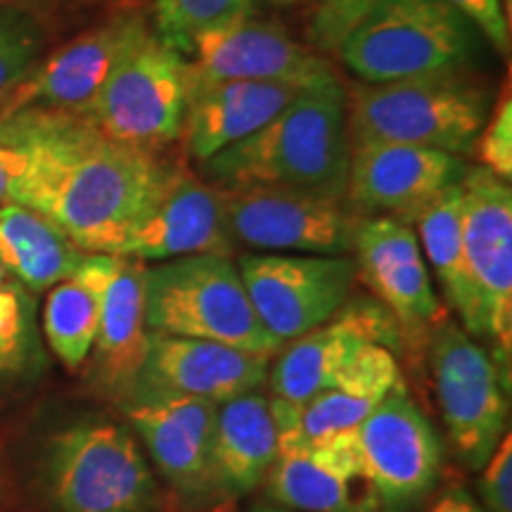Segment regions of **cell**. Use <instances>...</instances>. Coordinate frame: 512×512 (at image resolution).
I'll use <instances>...</instances> for the list:
<instances>
[{"label":"cell","instance_id":"cell-40","mask_svg":"<svg viewBox=\"0 0 512 512\" xmlns=\"http://www.w3.org/2000/svg\"><path fill=\"white\" fill-rule=\"evenodd\" d=\"M8 280H10V275H8V271H5V268H3V266H0V285H3V283H8Z\"/></svg>","mask_w":512,"mask_h":512},{"label":"cell","instance_id":"cell-18","mask_svg":"<svg viewBox=\"0 0 512 512\" xmlns=\"http://www.w3.org/2000/svg\"><path fill=\"white\" fill-rule=\"evenodd\" d=\"M145 29L147 22L138 12L121 10L53 55L41 57L10 95L0 119L22 110L83 114L100 93L121 53Z\"/></svg>","mask_w":512,"mask_h":512},{"label":"cell","instance_id":"cell-28","mask_svg":"<svg viewBox=\"0 0 512 512\" xmlns=\"http://www.w3.org/2000/svg\"><path fill=\"white\" fill-rule=\"evenodd\" d=\"M413 230L418 235L422 254L427 256L425 261H430L437 275L448 306L458 313L465 332L470 335L475 309H472L463 254V185H451L437 200L420 209L413 219Z\"/></svg>","mask_w":512,"mask_h":512},{"label":"cell","instance_id":"cell-4","mask_svg":"<svg viewBox=\"0 0 512 512\" xmlns=\"http://www.w3.org/2000/svg\"><path fill=\"white\" fill-rule=\"evenodd\" d=\"M147 330L275 356L283 344L264 328L230 256L195 254L145 271Z\"/></svg>","mask_w":512,"mask_h":512},{"label":"cell","instance_id":"cell-24","mask_svg":"<svg viewBox=\"0 0 512 512\" xmlns=\"http://www.w3.org/2000/svg\"><path fill=\"white\" fill-rule=\"evenodd\" d=\"M278 460L271 401L259 389L219 403L214 479L219 496H242L264 482Z\"/></svg>","mask_w":512,"mask_h":512},{"label":"cell","instance_id":"cell-37","mask_svg":"<svg viewBox=\"0 0 512 512\" xmlns=\"http://www.w3.org/2000/svg\"><path fill=\"white\" fill-rule=\"evenodd\" d=\"M430 512H482V505L472 498V494H467L465 489L456 486V489L446 491V494L432 505Z\"/></svg>","mask_w":512,"mask_h":512},{"label":"cell","instance_id":"cell-31","mask_svg":"<svg viewBox=\"0 0 512 512\" xmlns=\"http://www.w3.org/2000/svg\"><path fill=\"white\" fill-rule=\"evenodd\" d=\"M34 349V304L27 287L8 280L0 285V382L22 373Z\"/></svg>","mask_w":512,"mask_h":512},{"label":"cell","instance_id":"cell-36","mask_svg":"<svg viewBox=\"0 0 512 512\" xmlns=\"http://www.w3.org/2000/svg\"><path fill=\"white\" fill-rule=\"evenodd\" d=\"M24 166H27V157L22 152L0 143V207L5 202H10L15 183L24 174Z\"/></svg>","mask_w":512,"mask_h":512},{"label":"cell","instance_id":"cell-39","mask_svg":"<svg viewBox=\"0 0 512 512\" xmlns=\"http://www.w3.org/2000/svg\"><path fill=\"white\" fill-rule=\"evenodd\" d=\"M252 512H292L287 508H275V505H256Z\"/></svg>","mask_w":512,"mask_h":512},{"label":"cell","instance_id":"cell-38","mask_svg":"<svg viewBox=\"0 0 512 512\" xmlns=\"http://www.w3.org/2000/svg\"><path fill=\"white\" fill-rule=\"evenodd\" d=\"M266 3L275 5V8H292V5L302 3V0H266Z\"/></svg>","mask_w":512,"mask_h":512},{"label":"cell","instance_id":"cell-29","mask_svg":"<svg viewBox=\"0 0 512 512\" xmlns=\"http://www.w3.org/2000/svg\"><path fill=\"white\" fill-rule=\"evenodd\" d=\"M43 43L46 31L36 12L15 0H0V114L41 60Z\"/></svg>","mask_w":512,"mask_h":512},{"label":"cell","instance_id":"cell-32","mask_svg":"<svg viewBox=\"0 0 512 512\" xmlns=\"http://www.w3.org/2000/svg\"><path fill=\"white\" fill-rule=\"evenodd\" d=\"M384 0H318L309 22V41L313 50L337 53L351 31Z\"/></svg>","mask_w":512,"mask_h":512},{"label":"cell","instance_id":"cell-16","mask_svg":"<svg viewBox=\"0 0 512 512\" xmlns=\"http://www.w3.org/2000/svg\"><path fill=\"white\" fill-rule=\"evenodd\" d=\"M470 164L448 152L415 145H351L347 202L368 216H396L411 223L451 185L463 183Z\"/></svg>","mask_w":512,"mask_h":512},{"label":"cell","instance_id":"cell-34","mask_svg":"<svg viewBox=\"0 0 512 512\" xmlns=\"http://www.w3.org/2000/svg\"><path fill=\"white\" fill-rule=\"evenodd\" d=\"M482 470L484 477L479 482L482 512H512V437L508 432L503 434L501 444Z\"/></svg>","mask_w":512,"mask_h":512},{"label":"cell","instance_id":"cell-26","mask_svg":"<svg viewBox=\"0 0 512 512\" xmlns=\"http://www.w3.org/2000/svg\"><path fill=\"white\" fill-rule=\"evenodd\" d=\"M114 261V254H88L67 280L50 287L43 332L64 368L79 370L88 363Z\"/></svg>","mask_w":512,"mask_h":512},{"label":"cell","instance_id":"cell-20","mask_svg":"<svg viewBox=\"0 0 512 512\" xmlns=\"http://www.w3.org/2000/svg\"><path fill=\"white\" fill-rule=\"evenodd\" d=\"M219 403L183 396L126 401L133 430L162 477L185 496L216 494L214 451Z\"/></svg>","mask_w":512,"mask_h":512},{"label":"cell","instance_id":"cell-8","mask_svg":"<svg viewBox=\"0 0 512 512\" xmlns=\"http://www.w3.org/2000/svg\"><path fill=\"white\" fill-rule=\"evenodd\" d=\"M460 185L465 273L475 309L470 335L494 344L491 356L510 382L512 190L484 166H470Z\"/></svg>","mask_w":512,"mask_h":512},{"label":"cell","instance_id":"cell-1","mask_svg":"<svg viewBox=\"0 0 512 512\" xmlns=\"http://www.w3.org/2000/svg\"><path fill=\"white\" fill-rule=\"evenodd\" d=\"M0 143L27 157L10 202L48 216L86 254L121 256L171 171L155 152L117 143L67 112L3 117Z\"/></svg>","mask_w":512,"mask_h":512},{"label":"cell","instance_id":"cell-17","mask_svg":"<svg viewBox=\"0 0 512 512\" xmlns=\"http://www.w3.org/2000/svg\"><path fill=\"white\" fill-rule=\"evenodd\" d=\"M366 344L394 351L401 328L380 302H347L320 328L292 339L271 370V392L278 399L306 403L337 382Z\"/></svg>","mask_w":512,"mask_h":512},{"label":"cell","instance_id":"cell-9","mask_svg":"<svg viewBox=\"0 0 512 512\" xmlns=\"http://www.w3.org/2000/svg\"><path fill=\"white\" fill-rule=\"evenodd\" d=\"M430 363L453 451L482 470L508 427V387L491 351L456 323L430 332Z\"/></svg>","mask_w":512,"mask_h":512},{"label":"cell","instance_id":"cell-35","mask_svg":"<svg viewBox=\"0 0 512 512\" xmlns=\"http://www.w3.org/2000/svg\"><path fill=\"white\" fill-rule=\"evenodd\" d=\"M453 10L460 12L467 22L494 46L498 53L508 55L510 29L501 0H444Z\"/></svg>","mask_w":512,"mask_h":512},{"label":"cell","instance_id":"cell-22","mask_svg":"<svg viewBox=\"0 0 512 512\" xmlns=\"http://www.w3.org/2000/svg\"><path fill=\"white\" fill-rule=\"evenodd\" d=\"M309 88L313 86L275 81H214L188 72L181 128L185 150L204 164L226 147L254 136Z\"/></svg>","mask_w":512,"mask_h":512},{"label":"cell","instance_id":"cell-30","mask_svg":"<svg viewBox=\"0 0 512 512\" xmlns=\"http://www.w3.org/2000/svg\"><path fill=\"white\" fill-rule=\"evenodd\" d=\"M256 0H155V36L188 57L192 41L202 31L252 15Z\"/></svg>","mask_w":512,"mask_h":512},{"label":"cell","instance_id":"cell-13","mask_svg":"<svg viewBox=\"0 0 512 512\" xmlns=\"http://www.w3.org/2000/svg\"><path fill=\"white\" fill-rule=\"evenodd\" d=\"M351 252L356 278L392 313L401 335L425 339L446 320L411 223L384 214L358 216Z\"/></svg>","mask_w":512,"mask_h":512},{"label":"cell","instance_id":"cell-10","mask_svg":"<svg viewBox=\"0 0 512 512\" xmlns=\"http://www.w3.org/2000/svg\"><path fill=\"white\" fill-rule=\"evenodd\" d=\"M235 245L268 254L347 256L358 214L347 200L278 185L219 188Z\"/></svg>","mask_w":512,"mask_h":512},{"label":"cell","instance_id":"cell-21","mask_svg":"<svg viewBox=\"0 0 512 512\" xmlns=\"http://www.w3.org/2000/svg\"><path fill=\"white\" fill-rule=\"evenodd\" d=\"M399 382L401 373L394 351L380 344H366L337 382L311 401L292 403L278 396L268 399L278 430V456L354 430Z\"/></svg>","mask_w":512,"mask_h":512},{"label":"cell","instance_id":"cell-19","mask_svg":"<svg viewBox=\"0 0 512 512\" xmlns=\"http://www.w3.org/2000/svg\"><path fill=\"white\" fill-rule=\"evenodd\" d=\"M233 247L221 190L181 166H171L155 200L133 226L121 256L159 264L195 254L228 256Z\"/></svg>","mask_w":512,"mask_h":512},{"label":"cell","instance_id":"cell-5","mask_svg":"<svg viewBox=\"0 0 512 512\" xmlns=\"http://www.w3.org/2000/svg\"><path fill=\"white\" fill-rule=\"evenodd\" d=\"M475 48V27L444 0H384L337 53L361 83H389L460 72Z\"/></svg>","mask_w":512,"mask_h":512},{"label":"cell","instance_id":"cell-15","mask_svg":"<svg viewBox=\"0 0 512 512\" xmlns=\"http://www.w3.org/2000/svg\"><path fill=\"white\" fill-rule=\"evenodd\" d=\"M268 366L271 356L150 330L145 361L124 401L183 396L223 403L259 389L268 377Z\"/></svg>","mask_w":512,"mask_h":512},{"label":"cell","instance_id":"cell-2","mask_svg":"<svg viewBox=\"0 0 512 512\" xmlns=\"http://www.w3.org/2000/svg\"><path fill=\"white\" fill-rule=\"evenodd\" d=\"M351 138L339 79L304 91L264 128L204 162L216 188L278 185L347 200Z\"/></svg>","mask_w":512,"mask_h":512},{"label":"cell","instance_id":"cell-14","mask_svg":"<svg viewBox=\"0 0 512 512\" xmlns=\"http://www.w3.org/2000/svg\"><path fill=\"white\" fill-rule=\"evenodd\" d=\"M188 72L200 79L275 81L318 86L337 79L332 64L294 41L283 24L245 15L202 31L192 41Z\"/></svg>","mask_w":512,"mask_h":512},{"label":"cell","instance_id":"cell-12","mask_svg":"<svg viewBox=\"0 0 512 512\" xmlns=\"http://www.w3.org/2000/svg\"><path fill=\"white\" fill-rule=\"evenodd\" d=\"M238 268L256 316L280 344L328 323L356 280L349 256L245 254Z\"/></svg>","mask_w":512,"mask_h":512},{"label":"cell","instance_id":"cell-27","mask_svg":"<svg viewBox=\"0 0 512 512\" xmlns=\"http://www.w3.org/2000/svg\"><path fill=\"white\" fill-rule=\"evenodd\" d=\"M268 501L299 512H380L373 486L318 463L306 448L280 453L266 475Z\"/></svg>","mask_w":512,"mask_h":512},{"label":"cell","instance_id":"cell-25","mask_svg":"<svg viewBox=\"0 0 512 512\" xmlns=\"http://www.w3.org/2000/svg\"><path fill=\"white\" fill-rule=\"evenodd\" d=\"M86 256L48 216L17 202L0 207V266L27 290H50Z\"/></svg>","mask_w":512,"mask_h":512},{"label":"cell","instance_id":"cell-33","mask_svg":"<svg viewBox=\"0 0 512 512\" xmlns=\"http://www.w3.org/2000/svg\"><path fill=\"white\" fill-rule=\"evenodd\" d=\"M475 150L482 159L484 169L508 183L512 176V95L510 88L498 95V100L491 105L489 119L479 133Z\"/></svg>","mask_w":512,"mask_h":512},{"label":"cell","instance_id":"cell-11","mask_svg":"<svg viewBox=\"0 0 512 512\" xmlns=\"http://www.w3.org/2000/svg\"><path fill=\"white\" fill-rule=\"evenodd\" d=\"M354 437L382 512H411L432 494L441 441L403 380L358 422Z\"/></svg>","mask_w":512,"mask_h":512},{"label":"cell","instance_id":"cell-7","mask_svg":"<svg viewBox=\"0 0 512 512\" xmlns=\"http://www.w3.org/2000/svg\"><path fill=\"white\" fill-rule=\"evenodd\" d=\"M188 102V60L147 27L112 67L86 112L117 143L155 152L181 138Z\"/></svg>","mask_w":512,"mask_h":512},{"label":"cell","instance_id":"cell-23","mask_svg":"<svg viewBox=\"0 0 512 512\" xmlns=\"http://www.w3.org/2000/svg\"><path fill=\"white\" fill-rule=\"evenodd\" d=\"M145 261L117 256L102 297L91 375L102 392L126 399L145 361Z\"/></svg>","mask_w":512,"mask_h":512},{"label":"cell","instance_id":"cell-6","mask_svg":"<svg viewBox=\"0 0 512 512\" xmlns=\"http://www.w3.org/2000/svg\"><path fill=\"white\" fill-rule=\"evenodd\" d=\"M43 484L55 512H152L159 498L136 437L107 420L57 432L43 458Z\"/></svg>","mask_w":512,"mask_h":512},{"label":"cell","instance_id":"cell-3","mask_svg":"<svg viewBox=\"0 0 512 512\" xmlns=\"http://www.w3.org/2000/svg\"><path fill=\"white\" fill-rule=\"evenodd\" d=\"M491 112V93L460 72L389 83H361L347 91L351 145H415L470 155Z\"/></svg>","mask_w":512,"mask_h":512}]
</instances>
